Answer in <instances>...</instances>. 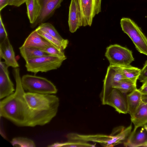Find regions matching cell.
<instances>
[{
	"label": "cell",
	"instance_id": "cell-34",
	"mask_svg": "<svg viewBox=\"0 0 147 147\" xmlns=\"http://www.w3.org/2000/svg\"><path fill=\"white\" fill-rule=\"evenodd\" d=\"M142 101L147 104V96L142 95Z\"/></svg>",
	"mask_w": 147,
	"mask_h": 147
},
{
	"label": "cell",
	"instance_id": "cell-14",
	"mask_svg": "<svg viewBox=\"0 0 147 147\" xmlns=\"http://www.w3.org/2000/svg\"><path fill=\"white\" fill-rule=\"evenodd\" d=\"M52 44L39 34L35 30L28 35L22 46L32 47L43 50Z\"/></svg>",
	"mask_w": 147,
	"mask_h": 147
},
{
	"label": "cell",
	"instance_id": "cell-12",
	"mask_svg": "<svg viewBox=\"0 0 147 147\" xmlns=\"http://www.w3.org/2000/svg\"><path fill=\"white\" fill-rule=\"evenodd\" d=\"M82 17L79 0H71L69 7L68 24L70 31L75 32L82 26Z\"/></svg>",
	"mask_w": 147,
	"mask_h": 147
},
{
	"label": "cell",
	"instance_id": "cell-20",
	"mask_svg": "<svg viewBox=\"0 0 147 147\" xmlns=\"http://www.w3.org/2000/svg\"><path fill=\"white\" fill-rule=\"evenodd\" d=\"M19 49L22 56L26 62L34 58L50 55L41 50L34 48L22 46Z\"/></svg>",
	"mask_w": 147,
	"mask_h": 147
},
{
	"label": "cell",
	"instance_id": "cell-35",
	"mask_svg": "<svg viewBox=\"0 0 147 147\" xmlns=\"http://www.w3.org/2000/svg\"><path fill=\"white\" fill-rule=\"evenodd\" d=\"M143 127H144V129L147 131V124L144 125Z\"/></svg>",
	"mask_w": 147,
	"mask_h": 147
},
{
	"label": "cell",
	"instance_id": "cell-4",
	"mask_svg": "<svg viewBox=\"0 0 147 147\" xmlns=\"http://www.w3.org/2000/svg\"><path fill=\"white\" fill-rule=\"evenodd\" d=\"M21 80L23 89L28 92L53 94L56 93L57 91L54 84L44 77L26 74L22 76Z\"/></svg>",
	"mask_w": 147,
	"mask_h": 147
},
{
	"label": "cell",
	"instance_id": "cell-32",
	"mask_svg": "<svg viewBox=\"0 0 147 147\" xmlns=\"http://www.w3.org/2000/svg\"><path fill=\"white\" fill-rule=\"evenodd\" d=\"M138 90L143 95L147 96V81L143 83L142 85Z\"/></svg>",
	"mask_w": 147,
	"mask_h": 147
},
{
	"label": "cell",
	"instance_id": "cell-9",
	"mask_svg": "<svg viewBox=\"0 0 147 147\" xmlns=\"http://www.w3.org/2000/svg\"><path fill=\"white\" fill-rule=\"evenodd\" d=\"M40 7L38 17L34 24L31 25L34 28L44 23L51 17L55 10L61 6L63 0H37Z\"/></svg>",
	"mask_w": 147,
	"mask_h": 147
},
{
	"label": "cell",
	"instance_id": "cell-31",
	"mask_svg": "<svg viewBox=\"0 0 147 147\" xmlns=\"http://www.w3.org/2000/svg\"><path fill=\"white\" fill-rule=\"evenodd\" d=\"M102 0H93L94 10V11L99 12L101 11Z\"/></svg>",
	"mask_w": 147,
	"mask_h": 147
},
{
	"label": "cell",
	"instance_id": "cell-33",
	"mask_svg": "<svg viewBox=\"0 0 147 147\" xmlns=\"http://www.w3.org/2000/svg\"><path fill=\"white\" fill-rule=\"evenodd\" d=\"M9 0H0V11L8 5Z\"/></svg>",
	"mask_w": 147,
	"mask_h": 147
},
{
	"label": "cell",
	"instance_id": "cell-2",
	"mask_svg": "<svg viewBox=\"0 0 147 147\" xmlns=\"http://www.w3.org/2000/svg\"><path fill=\"white\" fill-rule=\"evenodd\" d=\"M131 124L125 127L123 126L113 129L109 135L102 134L84 135L69 133L66 136L68 141L92 142L99 143L105 147H113L123 143L131 132Z\"/></svg>",
	"mask_w": 147,
	"mask_h": 147
},
{
	"label": "cell",
	"instance_id": "cell-11",
	"mask_svg": "<svg viewBox=\"0 0 147 147\" xmlns=\"http://www.w3.org/2000/svg\"><path fill=\"white\" fill-rule=\"evenodd\" d=\"M123 94L118 90L113 88L107 98L105 105L113 107L119 113L127 114L126 100Z\"/></svg>",
	"mask_w": 147,
	"mask_h": 147
},
{
	"label": "cell",
	"instance_id": "cell-16",
	"mask_svg": "<svg viewBox=\"0 0 147 147\" xmlns=\"http://www.w3.org/2000/svg\"><path fill=\"white\" fill-rule=\"evenodd\" d=\"M82 12V26H90L94 16L93 0H79Z\"/></svg>",
	"mask_w": 147,
	"mask_h": 147
},
{
	"label": "cell",
	"instance_id": "cell-7",
	"mask_svg": "<svg viewBox=\"0 0 147 147\" xmlns=\"http://www.w3.org/2000/svg\"><path fill=\"white\" fill-rule=\"evenodd\" d=\"M105 56L110 65H112L127 66L130 65L134 60L131 51L118 44L111 45L107 47Z\"/></svg>",
	"mask_w": 147,
	"mask_h": 147
},
{
	"label": "cell",
	"instance_id": "cell-13",
	"mask_svg": "<svg viewBox=\"0 0 147 147\" xmlns=\"http://www.w3.org/2000/svg\"><path fill=\"white\" fill-rule=\"evenodd\" d=\"M0 58L4 60L5 63L8 67L14 68L19 66L8 37L0 42Z\"/></svg>",
	"mask_w": 147,
	"mask_h": 147
},
{
	"label": "cell",
	"instance_id": "cell-1",
	"mask_svg": "<svg viewBox=\"0 0 147 147\" xmlns=\"http://www.w3.org/2000/svg\"><path fill=\"white\" fill-rule=\"evenodd\" d=\"M13 74L16 82V89L13 93L0 101V117L20 127L42 126L49 123L57 112L31 109L24 97L25 92L22 84L20 68H14Z\"/></svg>",
	"mask_w": 147,
	"mask_h": 147
},
{
	"label": "cell",
	"instance_id": "cell-25",
	"mask_svg": "<svg viewBox=\"0 0 147 147\" xmlns=\"http://www.w3.org/2000/svg\"><path fill=\"white\" fill-rule=\"evenodd\" d=\"M35 30L41 36L59 50L63 51L67 47L61 42L48 33L37 28Z\"/></svg>",
	"mask_w": 147,
	"mask_h": 147
},
{
	"label": "cell",
	"instance_id": "cell-26",
	"mask_svg": "<svg viewBox=\"0 0 147 147\" xmlns=\"http://www.w3.org/2000/svg\"><path fill=\"white\" fill-rule=\"evenodd\" d=\"M10 142L13 146L20 147H35L36 146L33 140L25 137H17L13 138Z\"/></svg>",
	"mask_w": 147,
	"mask_h": 147
},
{
	"label": "cell",
	"instance_id": "cell-18",
	"mask_svg": "<svg viewBox=\"0 0 147 147\" xmlns=\"http://www.w3.org/2000/svg\"><path fill=\"white\" fill-rule=\"evenodd\" d=\"M127 113L131 117L136 112L142 102V95L138 89L135 90L127 95Z\"/></svg>",
	"mask_w": 147,
	"mask_h": 147
},
{
	"label": "cell",
	"instance_id": "cell-19",
	"mask_svg": "<svg viewBox=\"0 0 147 147\" xmlns=\"http://www.w3.org/2000/svg\"><path fill=\"white\" fill-rule=\"evenodd\" d=\"M26 3L27 15L31 25L36 22L40 11V7L37 0H27Z\"/></svg>",
	"mask_w": 147,
	"mask_h": 147
},
{
	"label": "cell",
	"instance_id": "cell-29",
	"mask_svg": "<svg viewBox=\"0 0 147 147\" xmlns=\"http://www.w3.org/2000/svg\"><path fill=\"white\" fill-rule=\"evenodd\" d=\"M0 17V42L8 37V35L3 23L1 14Z\"/></svg>",
	"mask_w": 147,
	"mask_h": 147
},
{
	"label": "cell",
	"instance_id": "cell-17",
	"mask_svg": "<svg viewBox=\"0 0 147 147\" xmlns=\"http://www.w3.org/2000/svg\"><path fill=\"white\" fill-rule=\"evenodd\" d=\"M147 142V131L144 127L133 134L130 133L123 143L125 147H142Z\"/></svg>",
	"mask_w": 147,
	"mask_h": 147
},
{
	"label": "cell",
	"instance_id": "cell-22",
	"mask_svg": "<svg viewBox=\"0 0 147 147\" xmlns=\"http://www.w3.org/2000/svg\"><path fill=\"white\" fill-rule=\"evenodd\" d=\"M121 67L124 78L136 83L140 75L141 69L131 65Z\"/></svg>",
	"mask_w": 147,
	"mask_h": 147
},
{
	"label": "cell",
	"instance_id": "cell-3",
	"mask_svg": "<svg viewBox=\"0 0 147 147\" xmlns=\"http://www.w3.org/2000/svg\"><path fill=\"white\" fill-rule=\"evenodd\" d=\"M24 97L29 107L32 110L58 111L59 100L56 95L27 92H25Z\"/></svg>",
	"mask_w": 147,
	"mask_h": 147
},
{
	"label": "cell",
	"instance_id": "cell-27",
	"mask_svg": "<svg viewBox=\"0 0 147 147\" xmlns=\"http://www.w3.org/2000/svg\"><path fill=\"white\" fill-rule=\"evenodd\" d=\"M42 50L51 55L60 57H66L63 51L59 50L54 45L48 47Z\"/></svg>",
	"mask_w": 147,
	"mask_h": 147
},
{
	"label": "cell",
	"instance_id": "cell-23",
	"mask_svg": "<svg viewBox=\"0 0 147 147\" xmlns=\"http://www.w3.org/2000/svg\"><path fill=\"white\" fill-rule=\"evenodd\" d=\"M113 88L118 90L123 94L129 93L137 89L136 83L124 78Z\"/></svg>",
	"mask_w": 147,
	"mask_h": 147
},
{
	"label": "cell",
	"instance_id": "cell-10",
	"mask_svg": "<svg viewBox=\"0 0 147 147\" xmlns=\"http://www.w3.org/2000/svg\"><path fill=\"white\" fill-rule=\"evenodd\" d=\"M8 66L4 61L0 62V99L13 93L15 90L9 75Z\"/></svg>",
	"mask_w": 147,
	"mask_h": 147
},
{
	"label": "cell",
	"instance_id": "cell-21",
	"mask_svg": "<svg viewBox=\"0 0 147 147\" xmlns=\"http://www.w3.org/2000/svg\"><path fill=\"white\" fill-rule=\"evenodd\" d=\"M36 28L48 33L67 46L68 44V40L63 38L51 24L49 23H42L39 25Z\"/></svg>",
	"mask_w": 147,
	"mask_h": 147
},
{
	"label": "cell",
	"instance_id": "cell-6",
	"mask_svg": "<svg viewBox=\"0 0 147 147\" xmlns=\"http://www.w3.org/2000/svg\"><path fill=\"white\" fill-rule=\"evenodd\" d=\"M120 24L122 30L130 37L138 52L147 55V38L140 28L128 18H122Z\"/></svg>",
	"mask_w": 147,
	"mask_h": 147
},
{
	"label": "cell",
	"instance_id": "cell-36",
	"mask_svg": "<svg viewBox=\"0 0 147 147\" xmlns=\"http://www.w3.org/2000/svg\"><path fill=\"white\" fill-rule=\"evenodd\" d=\"M142 147H147V142L142 146Z\"/></svg>",
	"mask_w": 147,
	"mask_h": 147
},
{
	"label": "cell",
	"instance_id": "cell-28",
	"mask_svg": "<svg viewBox=\"0 0 147 147\" xmlns=\"http://www.w3.org/2000/svg\"><path fill=\"white\" fill-rule=\"evenodd\" d=\"M138 80L142 83L147 81V60L146 61L142 68L141 69Z\"/></svg>",
	"mask_w": 147,
	"mask_h": 147
},
{
	"label": "cell",
	"instance_id": "cell-30",
	"mask_svg": "<svg viewBox=\"0 0 147 147\" xmlns=\"http://www.w3.org/2000/svg\"><path fill=\"white\" fill-rule=\"evenodd\" d=\"M27 0H9L8 5H13L19 7L24 3H26Z\"/></svg>",
	"mask_w": 147,
	"mask_h": 147
},
{
	"label": "cell",
	"instance_id": "cell-8",
	"mask_svg": "<svg viewBox=\"0 0 147 147\" xmlns=\"http://www.w3.org/2000/svg\"><path fill=\"white\" fill-rule=\"evenodd\" d=\"M124 78L121 67L109 65L103 80V88L100 94L102 105H105L107 98L113 87Z\"/></svg>",
	"mask_w": 147,
	"mask_h": 147
},
{
	"label": "cell",
	"instance_id": "cell-15",
	"mask_svg": "<svg viewBox=\"0 0 147 147\" xmlns=\"http://www.w3.org/2000/svg\"><path fill=\"white\" fill-rule=\"evenodd\" d=\"M131 119L134 126L131 134H134L139 127L147 124V104L142 101L136 112L131 117Z\"/></svg>",
	"mask_w": 147,
	"mask_h": 147
},
{
	"label": "cell",
	"instance_id": "cell-5",
	"mask_svg": "<svg viewBox=\"0 0 147 147\" xmlns=\"http://www.w3.org/2000/svg\"><path fill=\"white\" fill-rule=\"evenodd\" d=\"M66 57H60L50 55L34 58L26 61L27 71L36 74L39 72H47L56 69L61 65Z\"/></svg>",
	"mask_w": 147,
	"mask_h": 147
},
{
	"label": "cell",
	"instance_id": "cell-24",
	"mask_svg": "<svg viewBox=\"0 0 147 147\" xmlns=\"http://www.w3.org/2000/svg\"><path fill=\"white\" fill-rule=\"evenodd\" d=\"M96 144H92L87 142L81 141H69L63 142H57L48 146L49 147H94Z\"/></svg>",
	"mask_w": 147,
	"mask_h": 147
}]
</instances>
